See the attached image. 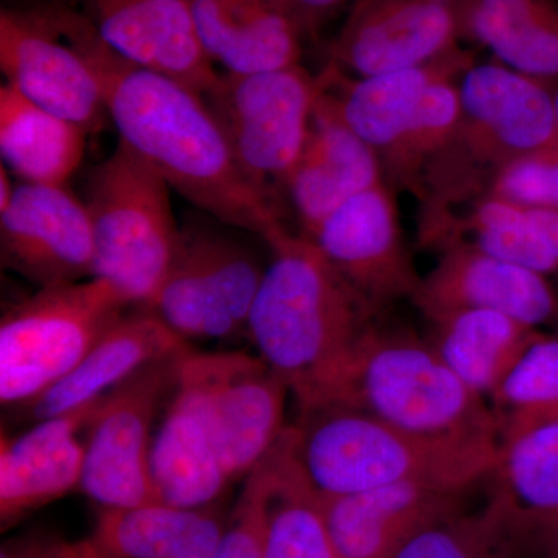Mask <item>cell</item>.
Returning a JSON list of instances; mask_svg holds the SVG:
<instances>
[{
    "mask_svg": "<svg viewBox=\"0 0 558 558\" xmlns=\"http://www.w3.org/2000/svg\"><path fill=\"white\" fill-rule=\"evenodd\" d=\"M47 14L100 81L106 110L120 142L145 160L171 190L209 218L263 241L286 227L278 209L242 175L204 95L119 57L86 16L68 10Z\"/></svg>",
    "mask_w": 558,
    "mask_h": 558,
    "instance_id": "obj_1",
    "label": "cell"
},
{
    "mask_svg": "<svg viewBox=\"0 0 558 558\" xmlns=\"http://www.w3.org/2000/svg\"><path fill=\"white\" fill-rule=\"evenodd\" d=\"M264 244L271 256L247 337L301 403L328 384L379 312L304 234L282 227Z\"/></svg>",
    "mask_w": 558,
    "mask_h": 558,
    "instance_id": "obj_2",
    "label": "cell"
},
{
    "mask_svg": "<svg viewBox=\"0 0 558 558\" xmlns=\"http://www.w3.org/2000/svg\"><path fill=\"white\" fill-rule=\"evenodd\" d=\"M349 407L385 424L424 436L501 446L487 400L444 363L432 343L374 318L328 384L299 409Z\"/></svg>",
    "mask_w": 558,
    "mask_h": 558,
    "instance_id": "obj_3",
    "label": "cell"
},
{
    "mask_svg": "<svg viewBox=\"0 0 558 558\" xmlns=\"http://www.w3.org/2000/svg\"><path fill=\"white\" fill-rule=\"evenodd\" d=\"M289 427L301 475L318 498L425 481L472 490L490 478L501 446L424 438L349 407H304Z\"/></svg>",
    "mask_w": 558,
    "mask_h": 558,
    "instance_id": "obj_4",
    "label": "cell"
},
{
    "mask_svg": "<svg viewBox=\"0 0 558 558\" xmlns=\"http://www.w3.org/2000/svg\"><path fill=\"white\" fill-rule=\"evenodd\" d=\"M556 89L501 62L473 64L462 75L457 132L422 180L421 231L487 194L509 161L558 143Z\"/></svg>",
    "mask_w": 558,
    "mask_h": 558,
    "instance_id": "obj_5",
    "label": "cell"
},
{
    "mask_svg": "<svg viewBox=\"0 0 558 558\" xmlns=\"http://www.w3.org/2000/svg\"><path fill=\"white\" fill-rule=\"evenodd\" d=\"M171 186L119 142L92 170L86 204L94 231L92 278L112 286L131 307H149L170 270L180 238Z\"/></svg>",
    "mask_w": 558,
    "mask_h": 558,
    "instance_id": "obj_6",
    "label": "cell"
},
{
    "mask_svg": "<svg viewBox=\"0 0 558 558\" xmlns=\"http://www.w3.org/2000/svg\"><path fill=\"white\" fill-rule=\"evenodd\" d=\"M130 310L97 278L38 289L9 307L0 322L2 405L22 409L68 376Z\"/></svg>",
    "mask_w": 558,
    "mask_h": 558,
    "instance_id": "obj_7",
    "label": "cell"
},
{
    "mask_svg": "<svg viewBox=\"0 0 558 558\" xmlns=\"http://www.w3.org/2000/svg\"><path fill=\"white\" fill-rule=\"evenodd\" d=\"M328 86V68L314 76L296 64L248 75L223 73L204 95L242 175L275 209Z\"/></svg>",
    "mask_w": 558,
    "mask_h": 558,
    "instance_id": "obj_8",
    "label": "cell"
},
{
    "mask_svg": "<svg viewBox=\"0 0 558 558\" xmlns=\"http://www.w3.org/2000/svg\"><path fill=\"white\" fill-rule=\"evenodd\" d=\"M242 233L248 231L216 219L180 227L174 259L149 310L186 343L247 336L267 264Z\"/></svg>",
    "mask_w": 558,
    "mask_h": 558,
    "instance_id": "obj_9",
    "label": "cell"
},
{
    "mask_svg": "<svg viewBox=\"0 0 558 558\" xmlns=\"http://www.w3.org/2000/svg\"><path fill=\"white\" fill-rule=\"evenodd\" d=\"M185 351L140 369L105 396L92 414L84 432L78 490L98 508L128 509L157 501L150 481V449Z\"/></svg>",
    "mask_w": 558,
    "mask_h": 558,
    "instance_id": "obj_10",
    "label": "cell"
},
{
    "mask_svg": "<svg viewBox=\"0 0 558 558\" xmlns=\"http://www.w3.org/2000/svg\"><path fill=\"white\" fill-rule=\"evenodd\" d=\"M180 379L199 395L231 483L247 478L284 429L289 385L258 355L241 351L180 355Z\"/></svg>",
    "mask_w": 558,
    "mask_h": 558,
    "instance_id": "obj_11",
    "label": "cell"
},
{
    "mask_svg": "<svg viewBox=\"0 0 558 558\" xmlns=\"http://www.w3.org/2000/svg\"><path fill=\"white\" fill-rule=\"evenodd\" d=\"M89 211L68 186L22 183L0 209V259L39 289L92 278Z\"/></svg>",
    "mask_w": 558,
    "mask_h": 558,
    "instance_id": "obj_12",
    "label": "cell"
},
{
    "mask_svg": "<svg viewBox=\"0 0 558 558\" xmlns=\"http://www.w3.org/2000/svg\"><path fill=\"white\" fill-rule=\"evenodd\" d=\"M310 240L377 312L392 301L413 300L421 286L387 182L341 204Z\"/></svg>",
    "mask_w": 558,
    "mask_h": 558,
    "instance_id": "obj_13",
    "label": "cell"
},
{
    "mask_svg": "<svg viewBox=\"0 0 558 558\" xmlns=\"http://www.w3.org/2000/svg\"><path fill=\"white\" fill-rule=\"evenodd\" d=\"M0 68L27 100L92 134L109 119L100 81L47 13L0 14Z\"/></svg>",
    "mask_w": 558,
    "mask_h": 558,
    "instance_id": "obj_14",
    "label": "cell"
},
{
    "mask_svg": "<svg viewBox=\"0 0 558 558\" xmlns=\"http://www.w3.org/2000/svg\"><path fill=\"white\" fill-rule=\"evenodd\" d=\"M457 0H357L330 47L352 78L416 68L458 49Z\"/></svg>",
    "mask_w": 558,
    "mask_h": 558,
    "instance_id": "obj_15",
    "label": "cell"
},
{
    "mask_svg": "<svg viewBox=\"0 0 558 558\" xmlns=\"http://www.w3.org/2000/svg\"><path fill=\"white\" fill-rule=\"evenodd\" d=\"M413 301L432 323L470 310L501 312L534 329L558 322V296L545 275L464 242L440 248Z\"/></svg>",
    "mask_w": 558,
    "mask_h": 558,
    "instance_id": "obj_16",
    "label": "cell"
},
{
    "mask_svg": "<svg viewBox=\"0 0 558 558\" xmlns=\"http://www.w3.org/2000/svg\"><path fill=\"white\" fill-rule=\"evenodd\" d=\"M469 494L405 481L319 501L337 558H392L425 529L468 512Z\"/></svg>",
    "mask_w": 558,
    "mask_h": 558,
    "instance_id": "obj_17",
    "label": "cell"
},
{
    "mask_svg": "<svg viewBox=\"0 0 558 558\" xmlns=\"http://www.w3.org/2000/svg\"><path fill=\"white\" fill-rule=\"evenodd\" d=\"M87 20L119 57L205 95L219 73L202 47L189 0H84Z\"/></svg>",
    "mask_w": 558,
    "mask_h": 558,
    "instance_id": "obj_18",
    "label": "cell"
},
{
    "mask_svg": "<svg viewBox=\"0 0 558 558\" xmlns=\"http://www.w3.org/2000/svg\"><path fill=\"white\" fill-rule=\"evenodd\" d=\"M384 182L379 154L351 130L328 86L315 106L306 146L286 183L301 234L314 236L341 204Z\"/></svg>",
    "mask_w": 558,
    "mask_h": 558,
    "instance_id": "obj_19",
    "label": "cell"
},
{
    "mask_svg": "<svg viewBox=\"0 0 558 558\" xmlns=\"http://www.w3.org/2000/svg\"><path fill=\"white\" fill-rule=\"evenodd\" d=\"M100 400L61 416L33 422L27 432L14 438L2 433V531L70 492L78 490L84 462V432Z\"/></svg>",
    "mask_w": 558,
    "mask_h": 558,
    "instance_id": "obj_20",
    "label": "cell"
},
{
    "mask_svg": "<svg viewBox=\"0 0 558 558\" xmlns=\"http://www.w3.org/2000/svg\"><path fill=\"white\" fill-rule=\"evenodd\" d=\"M190 348L149 307H131L68 376L20 409L28 422L44 421L97 402L157 360Z\"/></svg>",
    "mask_w": 558,
    "mask_h": 558,
    "instance_id": "obj_21",
    "label": "cell"
},
{
    "mask_svg": "<svg viewBox=\"0 0 558 558\" xmlns=\"http://www.w3.org/2000/svg\"><path fill=\"white\" fill-rule=\"evenodd\" d=\"M149 470L157 501L178 508L218 506L231 484L208 411L180 376L157 425Z\"/></svg>",
    "mask_w": 558,
    "mask_h": 558,
    "instance_id": "obj_22",
    "label": "cell"
},
{
    "mask_svg": "<svg viewBox=\"0 0 558 558\" xmlns=\"http://www.w3.org/2000/svg\"><path fill=\"white\" fill-rule=\"evenodd\" d=\"M473 64V53L459 47L427 64L366 78H352L328 64L329 90L351 130L381 159L409 126L429 86L440 80L461 78Z\"/></svg>",
    "mask_w": 558,
    "mask_h": 558,
    "instance_id": "obj_23",
    "label": "cell"
},
{
    "mask_svg": "<svg viewBox=\"0 0 558 558\" xmlns=\"http://www.w3.org/2000/svg\"><path fill=\"white\" fill-rule=\"evenodd\" d=\"M202 47L226 73L300 64L303 38L270 0H189Z\"/></svg>",
    "mask_w": 558,
    "mask_h": 558,
    "instance_id": "obj_24",
    "label": "cell"
},
{
    "mask_svg": "<svg viewBox=\"0 0 558 558\" xmlns=\"http://www.w3.org/2000/svg\"><path fill=\"white\" fill-rule=\"evenodd\" d=\"M227 523L218 506L189 509L156 501L98 510L87 538L95 558H211Z\"/></svg>",
    "mask_w": 558,
    "mask_h": 558,
    "instance_id": "obj_25",
    "label": "cell"
},
{
    "mask_svg": "<svg viewBox=\"0 0 558 558\" xmlns=\"http://www.w3.org/2000/svg\"><path fill=\"white\" fill-rule=\"evenodd\" d=\"M424 242L439 248L464 242L548 277L558 274V209L487 193L468 205L464 215L444 220Z\"/></svg>",
    "mask_w": 558,
    "mask_h": 558,
    "instance_id": "obj_26",
    "label": "cell"
},
{
    "mask_svg": "<svg viewBox=\"0 0 558 558\" xmlns=\"http://www.w3.org/2000/svg\"><path fill=\"white\" fill-rule=\"evenodd\" d=\"M488 502L498 510L529 556L558 523V421L501 444Z\"/></svg>",
    "mask_w": 558,
    "mask_h": 558,
    "instance_id": "obj_27",
    "label": "cell"
},
{
    "mask_svg": "<svg viewBox=\"0 0 558 558\" xmlns=\"http://www.w3.org/2000/svg\"><path fill=\"white\" fill-rule=\"evenodd\" d=\"M459 33L486 47L506 68L558 80L556 0H457Z\"/></svg>",
    "mask_w": 558,
    "mask_h": 558,
    "instance_id": "obj_28",
    "label": "cell"
},
{
    "mask_svg": "<svg viewBox=\"0 0 558 558\" xmlns=\"http://www.w3.org/2000/svg\"><path fill=\"white\" fill-rule=\"evenodd\" d=\"M89 132L40 108L14 90L0 87L2 165L25 183L65 186L78 170Z\"/></svg>",
    "mask_w": 558,
    "mask_h": 558,
    "instance_id": "obj_29",
    "label": "cell"
},
{
    "mask_svg": "<svg viewBox=\"0 0 558 558\" xmlns=\"http://www.w3.org/2000/svg\"><path fill=\"white\" fill-rule=\"evenodd\" d=\"M432 347L483 399H490L538 329L501 312L470 310L438 319Z\"/></svg>",
    "mask_w": 558,
    "mask_h": 558,
    "instance_id": "obj_30",
    "label": "cell"
},
{
    "mask_svg": "<svg viewBox=\"0 0 558 558\" xmlns=\"http://www.w3.org/2000/svg\"><path fill=\"white\" fill-rule=\"evenodd\" d=\"M266 461L270 490L264 558H337L322 501L293 458L289 427L267 453Z\"/></svg>",
    "mask_w": 558,
    "mask_h": 558,
    "instance_id": "obj_31",
    "label": "cell"
},
{
    "mask_svg": "<svg viewBox=\"0 0 558 558\" xmlns=\"http://www.w3.org/2000/svg\"><path fill=\"white\" fill-rule=\"evenodd\" d=\"M501 444L558 421V336L538 332L490 396Z\"/></svg>",
    "mask_w": 558,
    "mask_h": 558,
    "instance_id": "obj_32",
    "label": "cell"
},
{
    "mask_svg": "<svg viewBox=\"0 0 558 558\" xmlns=\"http://www.w3.org/2000/svg\"><path fill=\"white\" fill-rule=\"evenodd\" d=\"M462 78V76H461ZM447 78L429 86L398 142L381 157L389 189L410 191L418 197L425 172L446 150L461 117L459 80Z\"/></svg>",
    "mask_w": 558,
    "mask_h": 558,
    "instance_id": "obj_33",
    "label": "cell"
},
{
    "mask_svg": "<svg viewBox=\"0 0 558 558\" xmlns=\"http://www.w3.org/2000/svg\"><path fill=\"white\" fill-rule=\"evenodd\" d=\"M523 546L497 509L487 502L411 538L392 558H524Z\"/></svg>",
    "mask_w": 558,
    "mask_h": 558,
    "instance_id": "obj_34",
    "label": "cell"
},
{
    "mask_svg": "<svg viewBox=\"0 0 558 558\" xmlns=\"http://www.w3.org/2000/svg\"><path fill=\"white\" fill-rule=\"evenodd\" d=\"M270 470L266 458L244 478L240 499L211 558H264Z\"/></svg>",
    "mask_w": 558,
    "mask_h": 558,
    "instance_id": "obj_35",
    "label": "cell"
},
{
    "mask_svg": "<svg viewBox=\"0 0 558 558\" xmlns=\"http://www.w3.org/2000/svg\"><path fill=\"white\" fill-rule=\"evenodd\" d=\"M488 193L520 204L558 209V143L509 161Z\"/></svg>",
    "mask_w": 558,
    "mask_h": 558,
    "instance_id": "obj_36",
    "label": "cell"
},
{
    "mask_svg": "<svg viewBox=\"0 0 558 558\" xmlns=\"http://www.w3.org/2000/svg\"><path fill=\"white\" fill-rule=\"evenodd\" d=\"M0 558H95L89 538L68 539L54 534H25L7 539Z\"/></svg>",
    "mask_w": 558,
    "mask_h": 558,
    "instance_id": "obj_37",
    "label": "cell"
},
{
    "mask_svg": "<svg viewBox=\"0 0 558 558\" xmlns=\"http://www.w3.org/2000/svg\"><path fill=\"white\" fill-rule=\"evenodd\" d=\"M275 7L296 28L301 38H314L332 21L347 0H270Z\"/></svg>",
    "mask_w": 558,
    "mask_h": 558,
    "instance_id": "obj_38",
    "label": "cell"
},
{
    "mask_svg": "<svg viewBox=\"0 0 558 558\" xmlns=\"http://www.w3.org/2000/svg\"><path fill=\"white\" fill-rule=\"evenodd\" d=\"M531 554L537 558H558V523L535 542Z\"/></svg>",
    "mask_w": 558,
    "mask_h": 558,
    "instance_id": "obj_39",
    "label": "cell"
},
{
    "mask_svg": "<svg viewBox=\"0 0 558 558\" xmlns=\"http://www.w3.org/2000/svg\"><path fill=\"white\" fill-rule=\"evenodd\" d=\"M14 189L16 186L11 185L9 171L2 165V170H0V209L9 205L11 197H13Z\"/></svg>",
    "mask_w": 558,
    "mask_h": 558,
    "instance_id": "obj_40",
    "label": "cell"
},
{
    "mask_svg": "<svg viewBox=\"0 0 558 558\" xmlns=\"http://www.w3.org/2000/svg\"><path fill=\"white\" fill-rule=\"evenodd\" d=\"M556 109H557V120H558V87L556 89Z\"/></svg>",
    "mask_w": 558,
    "mask_h": 558,
    "instance_id": "obj_41",
    "label": "cell"
},
{
    "mask_svg": "<svg viewBox=\"0 0 558 558\" xmlns=\"http://www.w3.org/2000/svg\"><path fill=\"white\" fill-rule=\"evenodd\" d=\"M558 275V274H557Z\"/></svg>",
    "mask_w": 558,
    "mask_h": 558,
    "instance_id": "obj_42",
    "label": "cell"
}]
</instances>
